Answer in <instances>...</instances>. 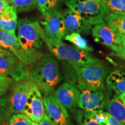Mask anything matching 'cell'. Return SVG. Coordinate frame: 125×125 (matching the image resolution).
<instances>
[{
	"instance_id": "6da1fadb",
	"label": "cell",
	"mask_w": 125,
	"mask_h": 125,
	"mask_svg": "<svg viewBox=\"0 0 125 125\" xmlns=\"http://www.w3.org/2000/svg\"><path fill=\"white\" fill-rule=\"evenodd\" d=\"M18 24L19 42L24 51L30 65L38 62L43 57V41L41 35L40 23L27 19H20Z\"/></svg>"
},
{
	"instance_id": "7a4b0ae2",
	"label": "cell",
	"mask_w": 125,
	"mask_h": 125,
	"mask_svg": "<svg viewBox=\"0 0 125 125\" xmlns=\"http://www.w3.org/2000/svg\"><path fill=\"white\" fill-rule=\"evenodd\" d=\"M62 80L58 62L51 54L43 56L31 70V81L44 94L54 93Z\"/></svg>"
},
{
	"instance_id": "3957f363",
	"label": "cell",
	"mask_w": 125,
	"mask_h": 125,
	"mask_svg": "<svg viewBox=\"0 0 125 125\" xmlns=\"http://www.w3.org/2000/svg\"><path fill=\"white\" fill-rule=\"evenodd\" d=\"M41 35L51 53L57 59L65 61L70 65H79L95 62V58L89 52L83 51L63 43L61 40L48 37L43 29L41 30Z\"/></svg>"
},
{
	"instance_id": "277c9868",
	"label": "cell",
	"mask_w": 125,
	"mask_h": 125,
	"mask_svg": "<svg viewBox=\"0 0 125 125\" xmlns=\"http://www.w3.org/2000/svg\"><path fill=\"white\" fill-rule=\"evenodd\" d=\"M70 65V64H69ZM74 71L73 76L89 86L104 91L108 69L101 60L79 65H70Z\"/></svg>"
},
{
	"instance_id": "5b68a950",
	"label": "cell",
	"mask_w": 125,
	"mask_h": 125,
	"mask_svg": "<svg viewBox=\"0 0 125 125\" xmlns=\"http://www.w3.org/2000/svg\"><path fill=\"white\" fill-rule=\"evenodd\" d=\"M65 4L73 12L81 15L92 26L105 22L110 13L102 1L93 0H64Z\"/></svg>"
},
{
	"instance_id": "8992f818",
	"label": "cell",
	"mask_w": 125,
	"mask_h": 125,
	"mask_svg": "<svg viewBox=\"0 0 125 125\" xmlns=\"http://www.w3.org/2000/svg\"><path fill=\"white\" fill-rule=\"evenodd\" d=\"M69 80L75 84L79 90L78 107L79 108L87 112L104 111L108 101L103 91L89 86L73 76Z\"/></svg>"
},
{
	"instance_id": "52a82bcc",
	"label": "cell",
	"mask_w": 125,
	"mask_h": 125,
	"mask_svg": "<svg viewBox=\"0 0 125 125\" xmlns=\"http://www.w3.org/2000/svg\"><path fill=\"white\" fill-rule=\"evenodd\" d=\"M54 93L44 94L42 97L45 115L56 125H71L73 123L67 109L57 99Z\"/></svg>"
},
{
	"instance_id": "ba28073f",
	"label": "cell",
	"mask_w": 125,
	"mask_h": 125,
	"mask_svg": "<svg viewBox=\"0 0 125 125\" xmlns=\"http://www.w3.org/2000/svg\"><path fill=\"white\" fill-rule=\"evenodd\" d=\"M30 88L27 100L23 114L34 122L38 123L45 115L44 105L41 92L32 81H30Z\"/></svg>"
},
{
	"instance_id": "9c48e42d",
	"label": "cell",
	"mask_w": 125,
	"mask_h": 125,
	"mask_svg": "<svg viewBox=\"0 0 125 125\" xmlns=\"http://www.w3.org/2000/svg\"><path fill=\"white\" fill-rule=\"evenodd\" d=\"M92 32L96 42L110 48L116 54L123 49L120 35L112 30L105 22L95 25Z\"/></svg>"
},
{
	"instance_id": "30bf717a",
	"label": "cell",
	"mask_w": 125,
	"mask_h": 125,
	"mask_svg": "<svg viewBox=\"0 0 125 125\" xmlns=\"http://www.w3.org/2000/svg\"><path fill=\"white\" fill-rule=\"evenodd\" d=\"M30 81L16 82L12 86L8 96L9 108L12 115L23 114L30 88Z\"/></svg>"
},
{
	"instance_id": "8fae6325",
	"label": "cell",
	"mask_w": 125,
	"mask_h": 125,
	"mask_svg": "<svg viewBox=\"0 0 125 125\" xmlns=\"http://www.w3.org/2000/svg\"><path fill=\"white\" fill-rule=\"evenodd\" d=\"M41 23L45 33L52 38L62 40L68 34L62 10L44 17Z\"/></svg>"
},
{
	"instance_id": "7c38bea8",
	"label": "cell",
	"mask_w": 125,
	"mask_h": 125,
	"mask_svg": "<svg viewBox=\"0 0 125 125\" xmlns=\"http://www.w3.org/2000/svg\"><path fill=\"white\" fill-rule=\"evenodd\" d=\"M54 93L59 101L68 110L73 111L78 107L79 90L71 81L68 80L60 85Z\"/></svg>"
},
{
	"instance_id": "4fadbf2b",
	"label": "cell",
	"mask_w": 125,
	"mask_h": 125,
	"mask_svg": "<svg viewBox=\"0 0 125 125\" xmlns=\"http://www.w3.org/2000/svg\"><path fill=\"white\" fill-rule=\"evenodd\" d=\"M62 11L68 34L73 32L84 34L89 33L92 25L85 19L69 8Z\"/></svg>"
},
{
	"instance_id": "5bb4252c",
	"label": "cell",
	"mask_w": 125,
	"mask_h": 125,
	"mask_svg": "<svg viewBox=\"0 0 125 125\" xmlns=\"http://www.w3.org/2000/svg\"><path fill=\"white\" fill-rule=\"evenodd\" d=\"M0 46L13 53L20 62L26 65H30L15 34L0 30Z\"/></svg>"
},
{
	"instance_id": "9a60e30c",
	"label": "cell",
	"mask_w": 125,
	"mask_h": 125,
	"mask_svg": "<svg viewBox=\"0 0 125 125\" xmlns=\"http://www.w3.org/2000/svg\"><path fill=\"white\" fill-rule=\"evenodd\" d=\"M108 87L118 96L125 93V71L115 70L111 72L106 78Z\"/></svg>"
},
{
	"instance_id": "2e32d148",
	"label": "cell",
	"mask_w": 125,
	"mask_h": 125,
	"mask_svg": "<svg viewBox=\"0 0 125 125\" xmlns=\"http://www.w3.org/2000/svg\"><path fill=\"white\" fill-rule=\"evenodd\" d=\"M3 30L15 34L18 24L17 11L11 5L8 6L0 15Z\"/></svg>"
},
{
	"instance_id": "e0dca14e",
	"label": "cell",
	"mask_w": 125,
	"mask_h": 125,
	"mask_svg": "<svg viewBox=\"0 0 125 125\" xmlns=\"http://www.w3.org/2000/svg\"><path fill=\"white\" fill-rule=\"evenodd\" d=\"M18 59L13 53L0 49V76H9L13 70Z\"/></svg>"
},
{
	"instance_id": "ac0fdd59",
	"label": "cell",
	"mask_w": 125,
	"mask_h": 125,
	"mask_svg": "<svg viewBox=\"0 0 125 125\" xmlns=\"http://www.w3.org/2000/svg\"><path fill=\"white\" fill-rule=\"evenodd\" d=\"M108 112L121 125H125V105L118 95L107 103Z\"/></svg>"
},
{
	"instance_id": "d6986e66",
	"label": "cell",
	"mask_w": 125,
	"mask_h": 125,
	"mask_svg": "<svg viewBox=\"0 0 125 125\" xmlns=\"http://www.w3.org/2000/svg\"><path fill=\"white\" fill-rule=\"evenodd\" d=\"M64 0H37V7L44 17L60 10Z\"/></svg>"
},
{
	"instance_id": "ffe728a7",
	"label": "cell",
	"mask_w": 125,
	"mask_h": 125,
	"mask_svg": "<svg viewBox=\"0 0 125 125\" xmlns=\"http://www.w3.org/2000/svg\"><path fill=\"white\" fill-rule=\"evenodd\" d=\"M29 65L18 60L13 70L9 75L16 82L21 81H31V72L29 70Z\"/></svg>"
},
{
	"instance_id": "44dd1931",
	"label": "cell",
	"mask_w": 125,
	"mask_h": 125,
	"mask_svg": "<svg viewBox=\"0 0 125 125\" xmlns=\"http://www.w3.org/2000/svg\"><path fill=\"white\" fill-rule=\"evenodd\" d=\"M112 30L119 34L125 33V16L110 13L106 21Z\"/></svg>"
},
{
	"instance_id": "7402d4cb",
	"label": "cell",
	"mask_w": 125,
	"mask_h": 125,
	"mask_svg": "<svg viewBox=\"0 0 125 125\" xmlns=\"http://www.w3.org/2000/svg\"><path fill=\"white\" fill-rule=\"evenodd\" d=\"M65 40L73 43L76 48L78 49L89 52L93 51V48L89 45L87 41L78 32H73L70 34H67L65 37Z\"/></svg>"
},
{
	"instance_id": "603a6c76",
	"label": "cell",
	"mask_w": 125,
	"mask_h": 125,
	"mask_svg": "<svg viewBox=\"0 0 125 125\" xmlns=\"http://www.w3.org/2000/svg\"><path fill=\"white\" fill-rule=\"evenodd\" d=\"M72 112L78 125H101L92 118L88 112L82 109H73Z\"/></svg>"
},
{
	"instance_id": "cb8c5ba5",
	"label": "cell",
	"mask_w": 125,
	"mask_h": 125,
	"mask_svg": "<svg viewBox=\"0 0 125 125\" xmlns=\"http://www.w3.org/2000/svg\"><path fill=\"white\" fill-rule=\"evenodd\" d=\"M9 4L15 8L17 12H26L37 7V0H8Z\"/></svg>"
},
{
	"instance_id": "d4e9b609",
	"label": "cell",
	"mask_w": 125,
	"mask_h": 125,
	"mask_svg": "<svg viewBox=\"0 0 125 125\" xmlns=\"http://www.w3.org/2000/svg\"><path fill=\"white\" fill-rule=\"evenodd\" d=\"M110 13L125 16V0H101Z\"/></svg>"
},
{
	"instance_id": "484cf974",
	"label": "cell",
	"mask_w": 125,
	"mask_h": 125,
	"mask_svg": "<svg viewBox=\"0 0 125 125\" xmlns=\"http://www.w3.org/2000/svg\"><path fill=\"white\" fill-rule=\"evenodd\" d=\"M12 114L10 112L8 96H0V121L10 118Z\"/></svg>"
},
{
	"instance_id": "4316f807",
	"label": "cell",
	"mask_w": 125,
	"mask_h": 125,
	"mask_svg": "<svg viewBox=\"0 0 125 125\" xmlns=\"http://www.w3.org/2000/svg\"><path fill=\"white\" fill-rule=\"evenodd\" d=\"M9 125H33L34 122L24 114L19 113L12 115L9 119Z\"/></svg>"
},
{
	"instance_id": "83f0119b",
	"label": "cell",
	"mask_w": 125,
	"mask_h": 125,
	"mask_svg": "<svg viewBox=\"0 0 125 125\" xmlns=\"http://www.w3.org/2000/svg\"><path fill=\"white\" fill-rule=\"evenodd\" d=\"M88 113L89 114L90 116L92 118L101 125H105L107 124V121L108 119L109 115H110L108 112H104V111L88 112Z\"/></svg>"
},
{
	"instance_id": "f1b7e54d",
	"label": "cell",
	"mask_w": 125,
	"mask_h": 125,
	"mask_svg": "<svg viewBox=\"0 0 125 125\" xmlns=\"http://www.w3.org/2000/svg\"><path fill=\"white\" fill-rule=\"evenodd\" d=\"M12 82V79L9 76H0V96L5 95Z\"/></svg>"
},
{
	"instance_id": "f546056e",
	"label": "cell",
	"mask_w": 125,
	"mask_h": 125,
	"mask_svg": "<svg viewBox=\"0 0 125 125\" xmlns=\"http://www.w3.org/2000/svg\"><path fill=\"white\" fill-rule=\"evenodd\" d=\"M38 125H56L53 122L51 121L50 119L48 118L46 115H45L43 118L40 122L38 123Z\"/></svg>"
},
{
	"instance_id": "4dcf8cb0",
	"label": "cell",
	"mask_w": 125,
	"mask_h": 125,
	"mask_svg": "<svg viewBox=\"0 0 125 125\" xmlns=\"http://www.w3.org/2000/svg\"><path fill=\"white\" fill-rule=\"evenodd\" d=\"M10 5L8 0H0V15L6 7Z\"/></svg>"
},
{
	"instance_id": "1f68e13d",
	"label": "cell",
	"mask_w": 125,
	"mask_h": 125,
	"mask_svg": "<svg viewBox=\"0 0 125 125\" xmlns=\"http://www.w3.org/2000/svg\"><path fill=\"white\" fill-rule=\"evenodd\" d=\"M105 125H121L118 121L115 119V118H114L111 115H109L108 119L107 121V124Z\"/></svg>"
},
{
	"instance_id": "d6a6232c",
	"label": "cell",
	"mask_w": 125,
	"mask_h": 125,
	"mask_svg": "<svg viewBox=\"0 0 125 125\" xmlns=\"http://www.w3.org/2000/svg\"><path fill=\"white\" fill-rule=\"evenodd\" d=\"M116 55L121 57V58L125 60V49H123L120 52L116 53Z\"/></svg>"
},
{
	"instance_id": "836d02e7",
	"label": "cell",
	"mask_w": 125,
	"mask_h": 125,
	"mask_svg": "<svg viewBox=\"0 0 125 125\" xmlns=\"http://www.w3.org/2000/svg\"><path fill=\"white\" fill-rule=\"evenodd\" d=\"M121 37L122 45L123 49H125V33L123 34H119Z\"/></svg>"
},
{
	"instance_id": "e575fe53",
	"label": "cell",
	"mask_w": 125,
	"mask_h": 125,
	"mask_svg": "<svg viewBox=\"0 0 125 125\" xmlns=\"http://www.w3.org/2000/svg\"><path fill=\"white\" fill-rule=\"evenodd\" d=\"M9 119H10V118L5 119L2 121H0V125H9Z\"/></svg>"
},
{
	"instance_id": "d590c367",
	"label": "cell",
	"mask_w": 125,
	"mask_h": 125,
	"mask_svg": "<svg viewBox=\"0 0 125 125\" xmlns=\"http://www.w3.org/2000/svg\"><path fill=\"white\" fill-rule=\"evenodd\" d=\"M118 97H119L120 99L121 100V101H122L123 104H124L125 105V93H123V94H120V95H119Z\"/></svg>"
},
{
	"instance_id": "8d00e7d4",
	"label": "cell",
	"mask_w": 125,
	"mask_h": 125,
	"mask_svg": "<svg viewBox=\"0 0 125 125\" xmlns=\"http://www.w3.org/2000/svg\"><path fill=\"white\" fill-rule=\"evenodd\" d=\"M0 30H3L2 23H1V19H0Z\"/></svg>"
},
{
	"instance_id": "74e56055",
	"label": "cell",
	"mask_w": 125,
	"mask_h": 125,
	"mask_svg": "<svg viewBox=\"0 0 125 125\" xmlns=\"http://www.w3.org/2000/svg\"><path fill=\"white\" fill-rule=\"evenodd\" d=\"M33 125H38V123H37L34 122V123H33Z\"/></svg>"
},
{
	"instance_id": "f35d334b",
	"label": "cell",
	"mask_w": 125,
	"mask_h": 125,
	"mask_svg": "<svg viewBox=\"0 0 125 125\" xmlns=\"http://www.w3.org/2000/svg\"><path fill=\"white\" fill-rule=\"evenodd\" d=\"M93 1H99V2H100V1H102L101 0H93Z\"/></svg>"
},
{
	"instance_id": "ab89813d",
	"label": "cell",
	"mask_w": 125,
	"mask_h": 125,
	"mask_svg": "<svg viewBox=\"0 0 125 125\" xmlns=\"http://www.w3.org/2000/svg\"><path fill=\"white\" fill-rule=\"evenodd\" d=\"M1 48H1V46H0V49H1Z\"/></svg>"
},
{
	"instance_id": "60d3db41",
	"label": "cell",
	"mask_w": 125,
	"mask_h": 125,
	"mask_svg": "<svg viewBox=\"0 0 125 125\" xmlns=\"http://www.w3.org/2000/svg\"><path fill=\"white\" fill-rule=\"evenodd\" d=\"M71 125H74V124H73H73H72Z\"/></svg>"
}]
</instances>
